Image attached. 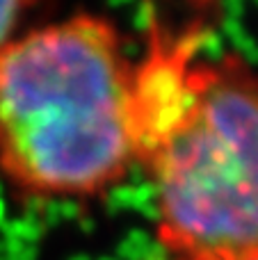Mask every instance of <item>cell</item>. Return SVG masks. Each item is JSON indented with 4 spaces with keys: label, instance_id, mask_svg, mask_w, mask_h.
Listing matches in <instances>:
<instances>
[{
    "label": "cell",
    "instance_id": "1",
    "mask_svg": "<svg viewBox=\"0 0 258 260\" xmlns=\"http://www.w3.org/2000/svg\"><path fill=\"white\" fill-rule=\"evenodd\" d=\"M133 73L119 30L76 14L0 53V174L32 197H96L137 165Z\"/></svg>",
    "mask_w": 258,
    "mask_h": 260
},
{
    "label": "cell",
    "instance_id": "2",
    "mask_svg": "<svg viewBox=\"0 0 258 260\" xmlns=\"http://www.w3.org/2000/svg\"><path fill=\"white\" fill-rule=\"evenodd\" d=\"M155 189L165 260L258 253V71L242 55L197 57L174 117L137 148Z\"/></svg>",
    "mask_w": 258,
    "mask_h": 260
},
{
    "label": "cell",
    "instance_id": "3",
    "mask_svg": "<svg viewBox=\"0 0 258 260\" xmlns=\"http://www.w3.org/2000/svg\"><path fill=\"white\" fill-rule=\"evenodd\" d=\"M30 7L32 5L23 0H0V53L21 35L18 27Z\"/></svg>",
    "mask_w": 258,
    "mask_h": 260
},
{
    "label": "cell",
    "instance_id": "4",
    "mask_svg": "<svg viewBox=\"0 0 258 260\" xmlns=\"http://www.w3.org/2000/svg\"><path fill=\"white\" fill-rule=\"evenodd\" d=\"M247 260H258V253H256V256H251V258H247Z\"/></svg>",
    "mask_w": 258,
    "mask_h": 260
}]
</instances>
